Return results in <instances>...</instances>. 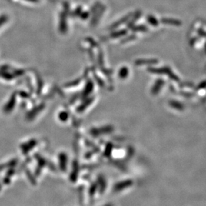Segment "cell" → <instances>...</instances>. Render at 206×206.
<instances>
[{
    "mask_svg": "<svg viewBox=\"0 0 206 206\" xmlns=\"http://www.w3.org/2000/svg\"><path fill=\"white\" fill-rule=\"evenodd\" d=\"M65 17H66V15H64V14L61 15L60 27H61V29H62H62H64V30H65V29H66V23Z\"/></svg>",
    "mask_w": 206,
    "mask_h": 206,
    "instance_id": "cell-1",
    "label": "cell"
},
{
    "mask_svg": "<svg viewBox=\"0 0 206 206\" xmlns=\"http://www.w3.org/2000/svg\"><path fill=\"white\" fill-rule=\"evenodd\" d=\"M60 118L61 119H63V120H66V118H68L67 114L66 112H62V113L60 115Z\"/></svg>",
    "mask_w": 206,
    "mask_h": 206,
    "instance_id": "cell-2",
    "label": "cell"
},
{
    "mask_svg": "<svg viewBox=\"0 0 206 206\" xmlns=\"http://www.w3.org/2000/svg\"><path fill=\"white\" fill-rule=\"evenodd\" d=\"M6 19H7V18H6L5 16H2V18H0V25L4 23L6 20Z\"/></svg>",
    "mask_w": 206,
    "mask_h": 206,
    "instance_id": "cell-3",
    "label": "cell"
},
{
    "mask_svg": "<svg viewBox=\"0 0 206 206\" xmlns=\"http://www.w3.org/2000/svg\"><path fill=\"white\" fill-rule=\"evenodd\" d=\"M28 1L32 2H38V0H28Z\"/></svg>",
    "mask_w": 206,
    "mask_h": 206,
    "instance_id": "cell-4",
    "label": "cell"
}]
</instances>
